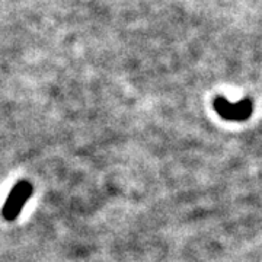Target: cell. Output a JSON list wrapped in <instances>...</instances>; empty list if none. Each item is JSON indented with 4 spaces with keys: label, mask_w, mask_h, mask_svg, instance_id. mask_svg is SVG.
<instances>
[{
    "label": "cell",
    "mask_w": 262,
    "mask_h": 262,
    "mask_svg": "<svg viewBox=\"0 0 262 262\" xmlns=\"http://www.w3.org/2000/svg\"><path fill=\"white\" fill-rule=\"evenodd\" d=\"M32 192V187L29 182H19L16 187L10 191L9 196L3 206L2 214L6 220H15L20 213L22 207L27 204L28 198Z\"/></svg>",
    "instance_id": "6da1fadb"
}]
</instances>
